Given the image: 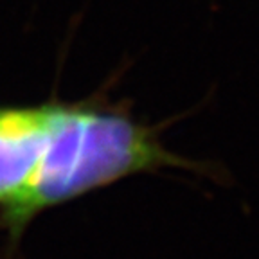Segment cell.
I'll list each match as a JSON object with an SVG mask.
<instances>
[{
    "label": "cell",
    "instance_id": "6da1fadb",
    "mask_svg": "<svg viewBox=\"0 0 259 259\" xmlns=\"http://www.w3.org/2000/svg\"><path fill=\"white\" fill-rule=\"evenodd\" d=\"M171 167L198 166L167 150L157 130L130 113L97 103L56 99L53 132L36 178L20 205L0 218V225L16 243L32 220L54 207L135 175Z\"/></svg>",
    "mask_w": 259,
    "mask_h": 259
},
{
    "label": "cell",
    "instance_id": "7a4b0ae2",
    "mask_svg": "<svg viewBox=\"0 0 259 259\" xmlns=\"http://www.w3.org/2000/svg\"><path fill=\"white\" fill-rule=\"evenodd\" d=\"M56 99L0 106V218L20 205L45 157Z\"/></svg>",
    "mask_w": 259,
    "mask_h": 259
}]
</instances>
